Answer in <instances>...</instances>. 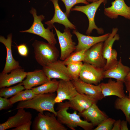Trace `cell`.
Listing matches in <instances>:
<instances>
[{"label": "cell", "mask_w": 130, "mask_h": 130, "mask_svg": "<svg viewBox=\"0 0 130 130\" xmlns=\"http://www.w3.org/2000/svg\"><path fill=\"white\" fill-rule=\"evenodd\" d=\"M70 108L69 101L59 103L57 107L56 117L58 120L62 124L66 126L72 130H75L78 126L84 130H93L94 126L90 122L83 120L80 116L74 110L73 113H70L68 110Z\"/></svg>", "instance_id": "6da1fadb"}, {"label": "cell", "mask_w": 130, "mask_h": 130, "mask_svg": "<svg viewBox=\"0 0 130 130\" xmlns=\"http://www.w3.org/2000/svg\"><path fill=\"white\" fill-rule=\"evenodd\" d=\"M56 96L54 92L37 95L31 99L20 101L17 105L16 109L30 108L41 113H43L44 111H47L56 116L57 112L54 109L56 104L54 100Z\"/></svg>", "instance_id": "7a4b0ae2"}, {"label": "cell", "mask_w": 130, "mask_h": 130, "mask_svg": "<svg viewBox=\"0 0 130 130\" xmlns=\"http://www.w3.org/2000/svg\"><path fill=\"white\" fill-rule=\"evenodd\" d=\"M32 45L36 60L43 67L58 60L59 52L55 45L36 40Z\"/></svg>", "instance_id": "3957f363"}, {"label": "cell", "mask_w": 130, "mask_h": 130, "mask_svg": "<svg viewBox=\"0 0 130 130\" xmlns=\"http://www.w3.org/2000/svg\"><path fill=\"white\" fill-rule=\"evenodd\" d=\"M33 18V22L31 27L29 29L20 31L22 32H28L37 35L46 40L49 44L55 45L57 42L55 39V34L51 31L48 27L45 28L42 23L45 19V16L43 15H37L36 9L32 7L30 11Z\"/></svg>", "instance_id": "277c9868"}, {"label": "cell", "mask_w": 130, "mask_h": 130, "mask_svg": "<svg viewBox=\"0 0 130 130\" xmlns=\"http://www.w3.org/2000/svg\"><path fill=\"white\" fill-rule=\"evenodd\" d=\"M48 112L39 113L33 121L32 130H67V128L56 118L53 113Z\"/></svg>", "instance_id": "5b68a950"}, {"label": "cell", "mask_w": 130, "mask_h": 130, "mask_svg": "<svg viewBox=\"0 0 130 130\" xmlns=\"http://www.w3.org/2000/svg\"><path fill=\"white\" fill-rule=\"evenodd\" d=\"M118 31L117 28H113L109 37L103 43V54L107 60L106 65L103 68L104 70L112 68L118 62L117 52L116 50L112 48L114 42L116 41L119 40L120 39L119 35L117 33Z\"/></svg>", "instance_id": "8992f818"}, {"label": "cell", "mask_w": 130, "mask_h": 130, "mask_svg": "<svg viewBox=\"0 0 130 130\" xmlns=\"http://www.w3.org/2000/svg\"><path fill=\"white\" fill-rule=\"evenodd\" d=\"M106 1V0H100L84 6H76L71 9V11H78L83 13L87 16L89 21L88 26L86 32L87 35H89L94 29H96L99 34L104 33V30L98 27L96 25L95 17L98 8L102 3Z\"/></svg>", "instance_id": "52a82bcc"}, {"label": "cell", "mask_w": 130, "mask_h": 130, "mask_svg": "<svg viewBox=\"0 0 130 130\" xmlns=\"http://www.w3.org/2000/svg\"><path fill=\"white\" fill-rule=\"evenodd\" d=\"M59 43L61 52L60 60L64 61L75 51L76 43L72 39L70 29L65 28L63 33L61 32L54 26Z\"/></svg>", "instance_id": "ba28073f"}, {"label": "cell", "mask_w": 130, "mask_h": 130, "mask_svg": "<svg viewBox=\"0 0 130 130\" xmlns=\"http://www.w3.org/2000/svg\"><path fill=\"white\" fill-rule=\"evenodd\" d=\"M104 70L91 64H83L79 79L88 83L98 85L104 79Z\"/></svg>", "instance_id": "9c48e42d"}, {"label": "cell", "mask_w": 130, "mask_h": 130, "mask_svg": "<svg viewBox=\"0 0 130 130\" xmlns=\"http://www.w3.org/2000/svg\"><path fill=\"white\" fill-rule=\"evenodd\" d=\"M42 69L49 80L52 79L72 80L63 61L58 60L43 67Z\"/></svg>", "instance_id": "30bf717a"}, {"label": "cell", "mask_w": 130, "mask_h": 130, "mask_svg": "<svg viewBox=\"0 0 130 130\" xmlns=\"http://www.w3.org/2000/svg\"><path fill=\"white\" fill-rule=\"evenodd\" d=\"M103 42L98 43L88 49L85 52L83 62L103 69L107 60L103 54Z\"/></svg>", "instance_id": "8fae6325"}, {"label": "cell", "mask_w": 130, "mask_h": 130, "mask_svg": "<svg viewBox=\"0 0 130 130\" xmlns=\"http://www.w3.org/2000/svg\"><path fill=\"white\" fill-rule=\"evenodd\" d=\"M56 91L57 95L54 100L55 103L62 102L65 100H69L78 93L71 80L62 79L58 81Z\"/></svg>", "instance_id": "7c38bea8"}, {"label": "cell", "mask_w": 130, "mask_h": 130, "mask_svg": "<svg viewBox=\"0 0 130 130\" xmlns=\"http://www.w3.org/2000/svg\"><path fill=\"white\" fill-rule=\"evenodd\" d=\"M72 33L76 36L78 41L75 51L87 50L97 43L104 42L109 37L110 33H108L98 36H91L84 35L76 29L73 30Z\"/></svg>", "instance_id": "4fadbf2b"}, {"label": "cell", "mask_w": 130, "mask_h": 130, "mask_svg": "<svg viewBox=\"0 0 130 130\" xmlns=\"http://www.w3.org/2000/svg\"><path fill=\"white\" fill-rule=\"evenodd\" d=\"M111 5L105 8L104 14L111 19H116L119 16L130 20V6L126 4L124 0H115L111 3Z\"/></svg>", "instance_id": "5bb4252c"}, {"label": "cell", "mask_w": 130, "mask_h": 130, "mask_svg": "<svg viewBox=\"0 0 130 130\" xmlns=\"http://www.w3.org/2000/svg\"><path fill=\"white\" fill-rule=\"evenodd\" d=\"M18 110L14 115L9 117L6 121L0 124V130L17 128L31 120L32 115L30 112L25 111L23 108Z\"/></svg>", "instance_id": "9a60e30c"}, {"label": "cell", "mask_w": 130, "mask_h": 130, "mask_svg": "<svg viewBox=\"0 0 130 130\" xmlns=\"http://www.w3.org/2000/svg\"><path fill=\"white\" fill-rule=\"evenodd\" d=\"M124 83L119 81H113L110 78L107 83H102L98 85L104 98L114 95L121 98L126 96L124 90Z\"/></svg>", "instance_id": "2e32d148"}, {"label": "cell", "mask_w": 130, "mask_h": 130, "mask_svg": "<svg viewBox=\"0 0 130 130\" xmlns=\"http://www.w3.org/2000/svg\"><path fill=\"white\" fill-rule=\"evenodd\" d=\"M71 81L78 93L92 96L98 101L104 98L98 84L96 85L87 83L79 79Z\"/></svg>", "instance_id": "e0dca14e"}, {"label": "cell", "mask_w": 130, "mask_h": 130, "mask_svg": "<svg viewBox=\"0 0 130 130\" xmlns=\"http://www.w3.org/2000/svg\"><path fill=\"white\" fill-rule=\"evenodd\" d=\"M58 0H50L54 5V15L52 19L46 22L45 24L50 29L53 27V24L57 23L63 25L65 28L75 30V26L70 21L65 13L63 12L60 8L58 3Z\"/></svg>", "instance_id": "ac0fdd59"}, {"label": "cell", "mask_w": 130, "mask_h": 130, "mask_svg": "<svg viewBox=\"0 0 130 130\" xmlns=\"http://www.w3.org/2000/svg\"><path fill=\"white\" fill-rule=\"evenodd\" d=\"M12 35L9 34L6 39L2 36L0 37V42L6 47V59L5 64L3 71V73H10L12 70L21 67L19 65V62L13 58L11 49Z\"/></svg>", "instance_id": "d6986e66"}, {"label": "cell", "mask_w": 130, "mask_h": 130, "mask_svg": "<svg viewBox=\"0 0 130 130\" xmlns=\"http://www.w3.org/2000/svg\"><path fill=\"white\" fill-rule=\"evenodd\" d=\"M69 102L70 108L80 113L94 104H97L98 101L92 96L78 93Z\"/></svg>", "instance_id": "ffe728a7"}, {"label": "cell", "mask_w": 130, "mask_h": 130, "mask_svg": "<svg viewBox=\"0 0 130 130\" xmlns=\"http://www.w3.org/2000/svg\"><path fill=\"white\" fill-rule=\"evenodd\" d=\"M27 73L21 67L12 70L9 74L1 72L0 74V88L9 87L22 82Z\"/></svg>", "instance_id": "44dd1931"}, {"label": "cell", "mask_w": 130, "mask_h": 130, "mask_svg": "<svg viewBox=\"0 0 130 130\" xmlns=\"http://www.w3.org/2000/svg\"><path fill=\"white\" fill-rule=\"evenodd\" d=\"M78 114L85 120L90 122L94 127L97 126L102 121L109 117L103 111L100 110L94 103L88 108Z\"/></svg>", "instance_id": "7402d4cb"}, {"label": "cell", "mask_w": 130, "mask_h": 130, "mask_svg": "<svg viewBox=\"0 0 130 130\" xmlns=\"http://www.w3.org/2000/svg\"><path fill=\"white\" fill-rule=\"evenodd\" d=\"M49 80L42 69L27 72L26 79L22 82L26 89L41 85Z\"/></svg>", "instance_id": "603a6c76"}, {"label": "cell", "mask_w": 130, "mask_h": 130, "mask_svg": "<svg viewBox=\"0 0 130 130\" xmlns=\"http://www.w3.org/2000/svg\"><path fill=\"white\" fill-rule=\"evenodd\" d=\"M130 72V68L124 65L121 59H120L116 65L112 68L104 70V78H113L117 80L124 82L125 79Z\"/></svg>", "instance_id": "cb8c5ba5"}, {"label": "cell", "mask_w": 130, "mask_h": 130, "mask_svg": "<svg viewBox=\"0 0 130 130\" xmlns=\"http://www.w3.org/2000/svg\"><path fill=\"white\" fill-rule=\"evenodd\" d=\"M58 84V81L53 79L32 89L36 95L53 93L56 91Z\"/></svg>", "instance_id": "d4e9b609"}, {"label": "cell", "mask_w": 130, "mask_h": 130, "mask_svg": "<svg viewBox=\"0 0 130 130\" xmlns=\"http://www.w3.org/2000/svg\"><path fill=\"white\" fill-rule=\"evenodd\" d=\"M114 107L116 109L122 111L126 120L130 125V98L126 96L123 98L118 97L115 101Z\"/></svg>", "instance_id": "484cf974"}, {"label": "cell", "mask_w": 130, "mask_h": 130, "mask_svg": "<svg viewBox=\"0 0 130 130\" xmlns=\"http://www.w3.org/2000/svg\"><path fill=\"white\" fill-rule=\"evenodd\" d=\"M37 95L31 89H26L14 95L9 99L12 104L19 101L28 100L32 99Z\"/></svg>", "instance_id": "4316f807"}, {"label": "cell", "mask_w": 130, "mask_h": 130, "mask_svg": "<svg viewBox=\"0 0 130 130\" xmlns=\"http://www.w3.org/2000/svg\"><path fill=\"white\" fill-rule=\"evenodd\" d=\"M22 83L8 88L3 87L0 90V96L8 98L14 96L25 89Z\"/></svg>", "instance_id": "83f0119b"}, {"label": "cell", "mask_w": 130, "mask_h": 130, "mask_svg": "<svg viewBox=\"0 0 130 130\" xmlns=\"http://www.w3.org/2000/svg\"><path fill=\"white\" fill-rule=\"evenodd\" d=\"M83 64L82 62H79L70 63L67 65L68 72L72 80H76L79 79Z\"/></svg>", "instance_id": "f1b7e54d"}, {"label": "cell", "mask_w": 130, "mask_h": 130, "mask_svg": "<svg viewBox=\"0 0 130 130\" xmlns=\"http://www.w3.org/2000/svg\"><path fill=\"white\" fill-rule=\"evenodd\" d=\"M87 50L75 51L72 53L69 57L63 61L66 65L73 63L82 62L84 61L85 53Z\"/></svg>", "instance_id": "f546056e"}, {"label": "cell", "mask_w": 130, "mask_h": 130, "mask_svg": "<svg viewBox=\"0 0 130 130\" xmlns=\"http://www.w3.org/2000/svg\"><path fill=\"white\" fill-rule=\"evenodd\" d=\"M64 4L66 8V14L68 17L72 7L77 4L81 3L86 5L89 4L86 0H60Z\"/></svg>", "instance_id": "4dcf8cb0"}, {"label": "cell", "mask_w": 130, "mask_h": 130, "mask_svg": "<svg viewBox=\"0 0 130 130\" xmlns=\"http://www.w3.org/2000/svg\"><path fill=\"white\" fill-rule=\"evenodd\" d=\"M116 121L114 119L108 117L102 121L93 130H111Z\"/></svg>", "instance_id": "1f68e13d"}, {"label": "cell", "mask_w": 130, "mask_h": 130, "mask_svg": "<svg viewBox=\"0 0 130 130\" xmlns=\"http://www.w3.org/2000/svg\"><path fill=\"white\" fill-rule=\"evenodd\" d=\"M13 105L10 99L0 97V110L8 109Z\"/></svg>", "instance_id": "d6a6232c"}, {"label": "cell", "mask_w": 130, "mask_h": 130, "mask_svg": "<svg viewBox=\"0 0 130 130\" xmlns=\"http://www.w3.org/2000/svg\"><path fill=\"white\" fill-rule=\"evenodd\" d=\"M17 49L19 53L21 56H26L28 53V50L25 44H22L17 46Z\"/></svg>", "instance_id": "836d02e7"}, {"label": "cell", "mask_w": 130, "mask_h": 130, "mask_svg": "<svg viewBox=\"0 0 130 130\" xmlns=\"http://www.w3.org/2000/svg\"><path fill=\"white\" fill-rule=\"evenodd\" d=\"M32 123L31 120L24 123L17 128H13L12 130H30Z\"/></svg>", "instance_id": "e575fe53"}, {"label": "cell", "mask_w": 130, "mask_h": 130, "mask_svg": "<svg viewBox=\"0 0 130 130\" xmlns=\"http://www.w3.org/2000/svg\"><path fill=\"white\" fill-rule=\"evenodd\" d=\"M121 122L120 119L116 121L113 124L111 130H120Z\"/></svg>", "instance_id": "d590c367"}, {"label": "cell", "mask_w": 130, "mask_h": 130, "mask_svg": "<svg viewBox=\"0 0 130 130\" xmlns=\"http://www.w3.org/2000/svg\"><path fill=\"white\" fill-rule=\"evenodd\" d=\"M127 122L126 120H124L121 121L120 124V130H128L127 123Z\"/></svg>", "instance_id": "8d00e7d4"}, {"label": "cell", "mask_w": 130, "mask_h": 130, "mask_svg": "<svg viewBox=\"0 0 130 130\" xmlns=\"http://www.w3.org/2000/svg\"><path fill=\"white\" fill-rule=\"evenodd\" d=\"M124 83L125 84L127 91L128 93V97L130 98V78L128 80H125Z\"/></svg>", "instance_id": "74e56055"}, {"label": "cell", "mask_w": 130, "mask_h": 130, "mask_svg": "<svg viewBox=\"0 0 130 130\" xmlns=\"http://www.w3.org/2000/svg\"><path fill=\"white\" fill-rule=\"evenodd\" d=\"M100 0H86L88 2H93L98 1Z\"/></svg>", "instance_id": "f35d334b"}, {"label": "cell", "mask_w": 130, "mask_h": 130, "mask_svg": "<svg viewBox=\"0 0 130 130\" xmlns=\"http://www.w3.org/2000/svg\"><path fill=\"white\" fill-rule=\"evenodd\" d=\"M130 78V72L129 73L126 77V78L125 80H128Z\"/></svg>", "instance_id": "ab89813d"}]
</instances>
